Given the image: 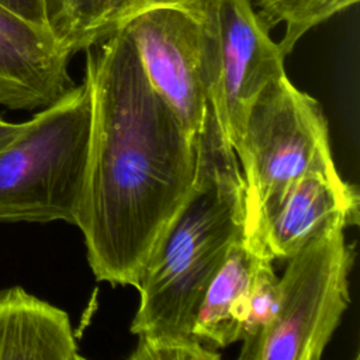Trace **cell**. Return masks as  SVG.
<instances>
[{
  "mask_svg": "<svg viewBox=\"0 0 360 360\" xmlns=\"http://www.w3.org/2000/svg\"><path fill=\"white\" fill-rule=\"evenodd\" d=\"M84 51L91 129L76 226L96 278L135 287L194 187L198 136L155 91L124 27Z\"/></svg>",
  "mask_w": 360,
  "mask_h": 360,
  "instance_id": "6da1fadb",
  "label": "cell"
},
{
  "mask_svg": "<svg viewBox=\"0 0 360 360\" xmlns=\"http://www.w3.org/2000/svg\"><path fill=\"white\" fill-rule=\"evenodd\" d=\"M245 232V184L236 153L211 107L198 134L194 187L145 263L131 323V360H218L193 336L205 288L233 240Z\"/></svg>",
  "mask_w": 360,
  "mask_h": 360,
  "instance_id": "7a4b0ae2",
  "label": "cell"
},
{
  "mask_svg": "<svg viewBox=\"0 0 360 360\" xmlns=\"http://www.w3.org/2000/svg\"><path fill=\"white\" fill-rule=\"evenodd\" d=\"M90 129L91 103L84 82L22 122L0 149V222L76 225Z\"/></svg>",
  "mask_w": 360,
  "mask_h": 360,
  "instance_id": "3957f363",
  "label": "cell"
},
{
  "mask_svg": "<svg viewBox=\"0 0 360 360\" xmlns=\"http://www.w3.org/2000/svg\"><path fill=\"white\" fill-rule=\"evenodd\" d=\"M233 150L245 184V238L266 253L260 228L283 194L309 170L336 169L321 104L281 75L253 100Z\"/></svg>",
  "mask_w": 360,
  "mask_h": 360,
  "instance_id": "277c9868",
  "label": "cell"
},
{
  "mask_svg": "<svg viewBox=\"0 0 360 360\" xmlns=\"http://www.w3.org/2000/svg\"><path fill=\"white\" fill-rule=\"evenodd\" d=\"M335 221L287 260L276 315L239 360H319L350 304L354 245Z\"/></svg>",
  "mask_w": 360,
  "mask_h": 360,
  "instance_id": "5b68a950",
  "label": "cell"
},
{
  "mask_svg": "<svg viewBox=\"0 0 360 360\" xmlns=\"http://www.w3.org/2000/svg\"><path fill=\"white\" fill-rule=\"evenodd\" d=\"M194 11L204 32L208 105L235 149L253 100L285 73V56L249 0H204Z\"/></svg>",
  "mask_w": 360,
  "mask_h": 360,
  "instance_id": "8992f818",
  "label": "cell"
},
{
  "mask_svg": "<svg viewBox=\"0 0 360 360\" xmlns=\"http://www.w3.org/2000/svg\"><path fill=\"white\" fill-rule=\"evenodd\" d=\"M155 91L194 136L208 108L204 32L195 11L160 7L122 25Z\"/></svg>",
  "mask_w": 360,
  "mask_h": 360,
  "instance_id": "52a82bcc",
  "label": "cell"
},
{
  "mask_svg": "<svg viewBox=\"0 0 360 360\" xmlns=\"http://www.w3.org/2000/svg\"><path fill=\"white\" fill-rule=\"evenodd\" d=\"M72 53L53 31L39 28L0 7V105L41 110L75 83L68 73Z\"/></svg>",
  "mask_w": 360,
  "mask_h": 360,
  "instance_id": "ba28073f",
  "label": "cell"
},
{
  "mask_svg": "<svg viewBox=\"0 0 360 360\" xmlns=\"http://www.w3.org/2000/svg\"><path fill=\"white\" fill-rule=\"evenodd\" d=\"M335 221L359 224L357 188L338 169L309 170L263 219L260 246L273 260L287 262Z\"/></svg>",
  "mask_w": 360,
  "mask_h": 360,
  "instance_id": "9c48e42d",
  "label": "cell"
},
{
  "mask_svg": "<svg viewBox=\"0 0 360 360\" xmlns=\"http://www.w3.org/2000/svg\"><path fill=\"white\" fill-rule=\"evenodd\" d=\"M0 359H82L69 315L14 285L0 290Z\"/></svg>",
  "mask_w": 360,
  "mask_h": 360,
  "instance_id": "30bf717a",
  "label": "cell"
},
{
  "mask_svg": "<svg viewBox=\"0 0 360 360\" xmlns=\"http://www.w3.org/2000/svg\"><path fill=\"white\" fill-rule=\"evenodd\" d=\"M260 255L266 253L252 249L242 232L208 283L193 323V336L207 347L217 350L240 340V326Z\"/></svg>",
  "mask_w": 360,
  "mask_h": 360,
  "instance_id": "8fae6325",
  "label": "cell"
},
{
  "mask_svg": "<svg viewBox=\"0 0 360 360\" xmlns=\"http://www.w3.org/2000/svg\"><path fill=\"white\" fill-rule=\"evenodd\" d=\"M204 0H52V28L73 55L104 39L136 15L160 7L194 11Z\"/></svg>",
  "mask_w": 360,
  "mask_h": 360,
  "instance_id": "7c38bea8",
  "label": "cell"
},
{
  "mask_svg": "<svg viewBox=\"0 0 360 360\" xmlns=\"http://www.w3.org/2000/svg\"><path fill=\"white\" fill-rule=\"evenodd\" d=\"M249 3L269 30L280 22L285 25L278 45L287 56L311 28L357 4L359 0H249Z\"/></svg>",
  "mask_w": 360,
  "mask_h": 360,
  "instance_id": "4fadbf2b",
  "label": "cell"
},
{
  "mask_svg": "<svg viewBox=\"0 0 360 360\" xmlns=\"http://www.w3.org/2000/svg\"><path fill=\"white\" fill-rule=\"evenodd\" d=\"M273 259L260 255L252 278L246 311L240 326L242 349L255 343L271 323L278 302V277L273 270Z\"/></svg>",
  "mask_w": 360,
  "mask_h": 360,
  "instance_id": "5bb4252c",
  "label": "cell"
},
{
  "mask_svg": "<svg viewBox=\"0 0 360 360\" xmlns=\"http://www.w3.org/2000/svg\"><path fill=\"white\" fill-rule=\"evenodd\" d=\"M0 7L27 22L53 31L52 0H0Z\"/></svg>",
  "mask_w": 360,
  "mask_h": 360,
  "instance_id": "9a60e30c",
  "label": "cell"
},
{
  "mask_svg": "<svg viewBox=\"0 0 360 360\" xmlns=\"http://www.w3.org/2000/svg\"><path fill=\"white\" fill-rule=\"evenodd\" d=\"M22 122H10L0 115V149H3L21 129Z\"/></svg>",
  "mask_w": 360,
  "mask_h": 360,
  "instance_id": "2e32d148",
  "label": "cell"
}]
</instances>
